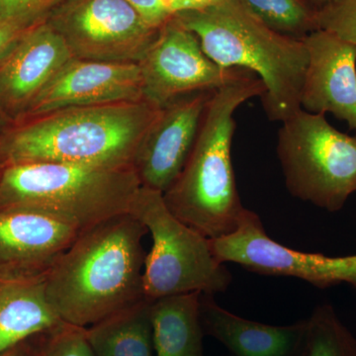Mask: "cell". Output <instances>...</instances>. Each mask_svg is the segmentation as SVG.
I'll return each mask as SVG.
<instances>
[{"label": "cell", "mask_w": 356, "mask_h": 356, "mask_svg": "<svg viewBox=\"0 0 356 356\" xmlns=\"http://www.w3.org/2000/svg\"><path fill=\"white\" fill-rule=\"evenodd\" d=\"M147 233L131 213L81 232L44 280L47 299L62 322L90 327L147 299Z\"/></svg>", "instance_id": "cell-1"}, {"label": "cell", "mask_w": 356, "mask_h": 356, "mask_svg": "<svg viewBox=\"0 0 356 356\" xmlns=\"http://www.w3.org/2000/svg\"><path fill=\"white\" fill-rule=\"evenodd\" d=\"M159 111L144 99L70 107L17 122L0 139V163L134 166Z\"/></svg>", "instance_id": "cell-2"}, {"label": "cell", "mask_w": 356, "mask_h": 356, "mask_svg": "<svg viewBox=\"0 0 356 356\" xmlns=\"http://www.w3.org/2000/svg\"><path fill=\"white\" fill-rule=\"evenodd\" d=\"M264 93L252 72L213 91L186 165L163 193L173 215L210 240L234 233L248 213L232 163L234 116L241 105Z\"/></svg>", "instance_id": "cell-3"}, {"label": "cell", "mask_w": 356, "mask_h": 356, "mask_svg": "<svg viewBox=\"0 0 356 356\" xmlns=\"http://www.w3.org/2000/svg\"><path fill=\"white\" fill-rule=\"evenodd\" d=\"M197 37L204 53L220 67L252 72L264 83L261 98L267 118L283 122L301 108L308 64L304 39L285 36L267 27L241 0L172 16Z\"/></svg>", "instance_id": "cell-4"}, {"label": "cell", "mask_w": 356, "mask_h": 356, "mask_svg": "<svg viewBox=\"0 0 356 356\" xmlns=\"http://www.w3.org/2000/svg\"><path fill=\"white\" fill-rule=\"evenodd\" d=\"M140 187L133 165L18 163L2 168L0 210H41L83 231L130 213Z\"/></svg>", "instance_id": "cell-5"}, {"label": "cell", "mask_w": 356, "mask_h": 356, "mask_svg": "<svg viewBox=\"0 0 356 356\" xmlns=\"http://www.w3.org/2000/svg\"><path fill=\"white\" fill-rule=\"evenodd\" d=\"M130 213L153 238L143 273L147 299L194 292L215 295L228 290L232 274L217 259L210 238L173 215L161 192L140 187Z\"/></svg>", "instance_id": "cell-6"}, {"label": "cell", "mask_w": 356, "mask_h": 356, "mask_svg": "<svg viewBox=\"0 0 356 356\" xmlns=\"http://www.w3.org/2000/svg\"><path fill=\"white\" fill-rule=\"evenodd\" d=\"M276 153L295 198L334 213L356 193V136L337 131L325 114L300 109L281 122Z\"/></svg>", "instance_id": "cell-7"}, {"label": "cell", "mask_w": 356, "mask_h": 356, "mask_svg": "<svg viewBox=\"0 0 356 356\" xmlns=\"http://www.w3.org/2000/svg\"><path fill=\"white\" fill-rule=\"evenodd\" d=\"M79 60L139 64L158 36L127 0H65L46 20Z\"/></svg>", "instance_id": "cell-8"}, {"label": "cell", "mask_w": 356, "mask_h": 356, "mask_svg": "<svg viewBox=\"0 0 356 356\" xmlns=\"http://www.w3.org/2000/svg\"><path fill=\"white\" fill-rule=\"evenodd\" d=\"M210 241L222 264L232 262L262 275L298 278L322 289L341 284L356 289V254L327 257L292 250L267 235L254 211H248L234 233Z\"/></svg>", "instance_id": "cell-9"}, {"label": "cell", "mask_w": 356, "mask_h": 356, "mask_svg": "<svg viewBox=\"0 0 356 356\" xmlns=\"http://www.w3.org/2000/svg\"><path fill=\"white\" fill-rule=\"evenodd\" d=\"M139 65L144 98L161 108L180 96L216 90L250 72L213 62L197 37L173 17L159 28Z\"/></svg>", "instance_id": "cell-10"}, {"label": "cell", "mask_w": 356, "mask_h": 356, "mask_svg": "<svg viewBox=\"0 0 356 356\" xmlns=\"http://www.w3.org/2000/svg\"><path fill=\"white\" fill-rule=\"evenodd\" d=\"M81 232L44 211L0 210V282L46 280Z\"/></svg>", "instance_id": "cell-11"}, {"label": "cell", "mask_w": 356, "mask_h": 356, "mask_svg": "<svg viewBox=\"0 0 356 356\" xmlns=\"http://www.w3.org/2000/svg\"><path fill=\"white\" fill-rule=\"evenodd\" d=\"M213 91L180 96L161 107L134 161L143 187L163 194L175 184L191 156Z\"/></svg>", "instance_id": "cell-12"}, {"label": "cell", "mask_w": 356, "mask_h": 356, "mask_svg": "<svg viewBox=\"0 0 356 356\" xmlns=\"http://www.w3.org/2000/svg\"><path fill=\"white\" fill-rule=\"evenodd\" d=\"M144 99L139 64L74 58L47 84L20 121L70 107Z\"/></svg>", "instance_id": "cell-13"}, {"label": "cell", "mask_w": 356, "mask_h": 356, "mask_svg": "<svg viewBox=\"0 0 356 356\" xmlns=\"http://www.w3.org/2000/svg\"><path fill=\"white\" fill-rule=\"evenodd\" d=\"M72 58L64 39L47 21L28 29L0 62V114L13 124L19 122Z\"/></svg>", "instance_id": "cell-14"}, {"label": "cell", "mask_w": 356, "mask_h": 356, "mask_svg": "<svg viewBox=\"0 0 356 356\" xmlns=\"http://www.w3.org/2000/svg\"><path fill=\"white\" fill-rule=\"evenodd\" d=\"M304 42L308 64L301 108L331 113L356 130V47L323 30L310 33Z\"/></svg>", "instance_id": "cell-15"}, {"label": "cell", "mask_w": 356, "mask_h": 356, "mask_svg": "<svg viewBox=\"0 0 356 356\" xmlns=\"http://www.w3.org/2000/svg\"><path fill=\"white\" fill-rule=\"evenodd\" d=\"M200 316L205 336L216 339L229 356H305L308 320L273 325L235 315L201 294Z\"/></svg>", "instance_id": "cell-16"}, {"label": "cell", "mask_w": 356, "mask_h": 356, "mask_svg": "<svg viewBox=\"0 0 356 356\" xmlns=\"http://www.w3.org/2000/svg\"><path fill=\"white\" fill-rule=\"evenodd\" d=\"M62 321L44 293V280L0 282V355Z\"/></svg>", "instance_id": "cell-17"}, {"label": "cell", "mask_w": 356, "mask_h": 356, "mask_svg": "<svg viewBox=\"0 0 356 356\" xmlns=\"http://www.w3.org/2000/svg\"><path fill=\"white\" fill-rule=\"evenodd\" d=\"M200 297L194 292L152 301L156 356H205Z\"/></svg>", "instance_id": "cell-18"}, {"label": "cell", "mask_w": 356, "mask_h": 356, "mask_svg": "<svg viewBox=\"0 0 356 356\" xmlns=\"http://www.w3.org/2000/svg\"><path fill=\"white\" fill-rule=\"evenodd\" d=\"M149 299L86 327L95 356H156Z\"/></svg>", "instance_id": "cell-19"}, {"label": "cell", "mask_w": 356, "mask_h": 356, "mask_svg": "<svg viewBox=\"0 0 356 356\" xmlns=\"http://www.w3.org/2000/svg\"><path fill=\"white\" fill-rule=\"evenodd\" d=\"M252 15L274 31L304 39L316 31V9L304 0H241Z\"/></svg>", "instance_id": "cell-20"}, {"label": "cell", "mask_w": 356, "mask_h": 356, "mask_svg": "<svg viewBox=\"0 0 356 356\" xmlns=\"http://www.w3.org/2000/svg\"><path fill=\"white\" fill-rule=\"evenodd\" d=\"M307 320L305 356H356V337L337 316L334 307L318 305Z\"/></svg>", "instance_id": "cell-21"}, {"label": "cell", "mask_w": 356, "mask_h": 356, "mask_svg": "<svg viewBox=\"0 0 356 356\" xmlns=\"http://www.w3.org/2000/svg\"><path fill=\"white\" fill-rule=\"evenodd\" d=\"M41 356H95L86 327L62 322L41 336Z\"/></svg>", "instance_id": "cell-22"}, {"label": "cell", "mask_w": 356, "mask_h": 356, "mask_svg": "<svg viewBox=\"0 0 356 356\" xmlns=\"http://www.w3.org/2000/svg\"><path fill=\"white\" fill-rule=\"evenodd\" d=\"M316 25L356 47V0H332L317 9Z\"/></svg>", "instance_id": "cell-23"}, {"label": "cell", "mask_w": 356, "mask_h": 356, "mask_svg": "<svg viewBox=\"0 0 356 356\" xmlns=\"http://www.w3.org/2000/svg\"><path fill=\"white\" fill-rule=\"evenodd\" d=\"M65 0H0V21L31 28L48 19Z\"/></svg>", "instance_id": "cell-24"}, {"label": "cell", "mask_w": 356, "mask_h": 356, "mask_svg": "<svg viewBox=\"0 0 356 356\" xmlns=\"http://www.w3.org/2000/svg\"><path fill=\"white\" fill-rule=\"evenodd\" d=\"M127 1L140 13L147 24L156 29H159L172 18L166 13L161 0H127Z\"/></svg>", "instance_id": "cell-25"}, {"label": "cell", "mask_w": 356, "mask_h": 356, "mask_svg": "<svg viewBox=\"0 0 356 356\" xmlns=\"http://www.w3.org/2000/svg\"><path fill=\"white\" fill-rule=\"evenodd\" d=\"M28 29L30 28L0 21V62L13 50Z\"/></svg>", "instance_id": "cell-26"}, {"label": "cell", "mask_w": 356, "mask_h": 356, "mask_svg": "<svg viewBox=\"0 0 356 356\" xmlns=\"http://www.w3.org/2000/svg\"><path fill=\"white\" fill-rule=\"evenodd\" d=\"M166 13L173 15L184 11L199 10L214 6L222 0H161Z\"/></svg>", "instance_id": "cell-27"}, {"label": "cell", "mask_w": 356, "mask_h": 356, "mask_svg": "<svg viewBox=\"0 0 356 356\" xmlns=\"http://www.w3.org/2000/svg\"><path fill=\"white\" fill-rule=\"evenodd\" d=\"M43 334V332H42ZM42 334H38L36 339L35 346L30 344V339L23 341L15 348H11L3 355L0 356H41V336Z\"/></svg>", "instance_id": "cell-28"}, {"label": "cell", "mask_w": 356, "mask_h": 356, "mask_svg": "<svg viewBox=\"0 0 356 356\" xmlns=\"http://www.w3.org/2000/svg\"><path fill=\"white\" fill-rule=\"evenodd\" d=\"M13 125V122L8 120V119H7L6 117H4L3 115L0 114V139H1L4 133H6V131ZM2 168H3V165L0 163V175H1Z\"/></svg>", "instance_id": "cell-29"}, {"label": "cell", "mask_w": 356, "mask_h": 356, "mask_svg": "<svg viewBox=\"0 0 356 356\" xmlns=\"http://www.w3.org/2000/svg\"><path fill=\"white\" fill-rule=\"evenodd\" d=\"M314 1L317 2V3L318 4V9L321 8V7L325 6V4L329 3V2H331L332 0H314Z\"/></svg>", "instance_id": "cell-30"}]
</instances>
